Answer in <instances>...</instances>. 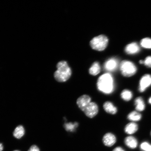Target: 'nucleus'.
<instances>
[{
	"label": "nucleus",
	"instance_id": "f257e3e1",
	"mask_svg": "<svg viewBox=\"0 0 151 151\" xmlns=\"http://www.w3.org/2000/svg\"><path fill=\"white\" fill-rule=\"evenodd\" d=\"M97 85L98 89L104 93L109 94L114 91V80L109 73H105L101 76L98 79Z\"/></svg>",
	"mask_w": 151,
	"mask_h": 151
},
{
	"label": "nucleus",
	"instance_id": "f03ea898",
	"mask_svg": "<svg viewBox=\"0 0 151 151\" xmlns=\"http://www.w3.org/2000/svg\"><path fill=\"white\" fill-rule=\"evenodd\" d=\"M57 70L54 73V77L56 81L59 82H64L70 78L72 71L67 62L60 61L56 66Z\"/></svg>",
	"mask_w": 151,
	"mask_h": 151
},
{
	"label": "nucleus",
	"instance_id": "7ed1b4c3",
	"mask_svg": "<svg viewBox=\"0 0 151 151\" xmlns=\"http://www.w3.org/2000/svg\"><path fill=\"white\" fill-rule=\"evenodd\" d=\"M108 42V38L105 35H101L92 39L90 41V45L93 50L102 51L106 48Z\"/></svg>",
	"mask_w": 151,
	"mask_h": 151
},
{
	"label": "nucleus",
	"instance_id": "20e7f679",
	"mask_svg": "<svg viewBox=\"0 0 151 151\" xmlns=\"http://www.w3.org/2000/svg\"><path fill=\"white\" fill-rule=\"evenodd\" d=\"M120 68L122 75L126 77L133 76L137 71V68L134 64L133 62L126 60L121 63Z\"/></svg>",
	"mask_w": 151,
	"mask_h": 151
},
{
	"label": "nucleus",
	"instance_id": "39448f33",
	"mask_svg": "<svg viewBox=\"0 0 151 151\" xmlns=\"http://www.w3.org/2000/svg\"><path fill=\"white\" fill-rule=\"evenodd\" d=\"M99 111V107L97 104L91 102L86 106L83 111L88 117L92 118L97 115Z\"/></svg>",
	"mask_w": 151,
	"mask_h": 151
},
{
	"label": "nucleus",
	"instance_id": "423d86ee",
	"mask_svg": "<svg viewBox=\"0 0 151 151\" xmlns=\"http://www.w3.org/2000/svg\"><path fill=\"white\" fill-rule=\"evenodd\" d=\"M151 85V76L149 74L145 75L142 77L139 87V92H144L147 88Z\"/></svg>",
	"mask_w": 151,
	"mask_h": 151
},
{
	"label": "nucleus",
	"instance_id": "0eeeda50",
	"mask_svg": "<svg viewBox=\"0 0 151 151\" xmlns=\"http://www.w3.org/2000/svg\"><path fill=\"white\" fill-rule=\"evenodd\" d=\"M118 66V60L115 58H111L105 62L104 68L106 70L108 71H113L117 69Z\"/></svg>",
	"mask_w": 151,
	"mask_h": 151
},
{
	"label": "nucleus",
	"instance_id": "6e6552de",
	"mask_svg": "<svg viewBox=\"0 0 151 151\" xmlns=\"http://www.w3.org/2000/svg\"><path fill=\"white\" fill-rule=\"evenodd\" d=\"M91 98L87 95L81 96L77 101V104L81 110L83 111L87 105L91 102Z\"/></svg>",
	"mask_w": 151,
	"mask_h": 151
},
{
	"label": "nucleus",
	"instance_id": "1a4fd4ad",
	"mask_svg": "<svg viewBox=\"0 0 151 151\" xmlns=\"http://www.w3.org/2000/svg\"><path fill=\"white\" fill-rule=\"evenodd\" d=\"M116 136L112 133H108L106 134L103 137V141L104 144L107 147H112L116 143Z\"/></svg>",
	"mask_w": 151,
	"mask_h": 151
},
{
	"label": "nucleus",
	"instance_id": "9d476101",
	"mask_svg": "<svg viewBox=\"0 0 151 151\" xmlns=\"http://www.w3.org/2000/svg\"><path fill=\"white\" fill-rule=\"evenodd\" d=\"M125 51L128 54H134L139 52L140 48L137 43L133 42L126 46Z\"/></svg>",
	"mask_w": 151,
	"mask_h": 151
},
{
	"label": "nucleus",
	"instance_id": "9b49d317",
	"mask_svg": "<svg viewBox=\"0 0 151 151\" xmlns=\"http://www.w3.org/2000/svg\"><path fill=\"white\" fill-rule=\"evenodd\" d=\"M103 108L106 112L111 114H115L117 112V109L110 101H106L104 104Z\"/></svg>",
	"mask_w": 151,
	"mask_h": 151
},
{
	"label": "nucleus",
	"instance_id": "f8f14e48",
	"mask_svg": "<svg viewBox=\"0 0 151 151\" xmlns=\"http://www.w3.org/2000/svg\"><path fill=\"white\" fill-rule=\"evenodd\" d=\"M124 143L128 147L131 149H134L136 148L138 144L136 139L132 136L126 137L124 139Z\"/></svg>",
	"mask_w": 151,
	"mask_h": 151
},
{
	"label": "nucleus",
	"instance_id": "ddd939ff",
	"mask_svg": "<svg viewBox=\"0 0 151 151\" xmlns=\"http://www.w3.org/2000/svg\"><path fill=\"white\" fill-rule=\"evenodd\" d=\"M138 129L137 124L135 123L131 122L128 124L124 128V131L128 134H132L135 133Z\"/></svg>",
	"mask_w": 151,
	"mask_h": 151
},
{
	"label": "nucleus",
	"instance_id": "4468645a",
	"mask_svg": "<svg viewBox=\"0 0 151 151\" xmlns=\"http://www.w3.org/2000/svg\"><path fill=\"white\" fill-rule=\"evenodd\" d=\"M101 71V68L99 62H94L89 70L90 74L96 76L100 73Z\"/></svg>",
	"mask_w": 151,
	"mask_h": 151
},
{
	"label": "nucleus",
	"instance_id": "2eb2a0df",
	"mask_svg": "<svg viewBox=\"0 0 151 151\" xmlns=\"http://www.w3.org/2000/svg\"><path fill=\"white\" fill-rule=\"evenodd\" d=\"M135 104L136 109L139 112L142 111L145 109V102L142 98L141 97H137L135 99Z\"/></svg>",
	"mask_w": 151,
	"mask_h": 151
},
{
	"label": "nucleus",
	"instance_id": "dca6fc26",
	"mask_svg": "<svg viewBox=\"0 0 151 151\" xmlns=\"http://www.w3.org/2000/svg\"><path fill=\"white\" fill-rule=\"evenodd\" d=\"M24 133H25V131L23 126L19 125L15 129L13 134L14 137L16 138L20 139L23 136L24 134Z\"/></svg>",
	"mask_w": 151,
	"mask_h": 151
},
{
	"label": "nucleus",
	"instance_id": "f3484780",
	"mask_svg": "<svg viewBox=\"0 0 151 151\" xmlns=\"http://www.w3.org/2000/svg\"><path fill=\"white\" fill-rule=\"evenodd\" d=\"M141 117L140 113L136 111H133L130 113L127 116L128 120L134 122L139 121L141 120Z\"/></svg>",
	"mask_w": 151,
	"mask_h": 151
},
{
	"label": "nucleus",
	"instance_id": "a211bd4d",
	"mask_svg": "<svg viewBox=\"0 0 151 151\" xmlns=\"http://www.w3.org/2000/svg\"><path fill=\"white\" fill-rule=\"evenodd\" d=\"M78 126V123L77 122L67 123L64 124V127L68 132L75 131Z\"/></svg>",
	"mask_w": 151,
	"mask_h": 151
},
{
	"label": "nucleus",
	"instance_id": "6ab92c4d",
	"mask_svg": "<svg viewBox=\"0 0 151 151\" xmlns=\"http://www.w3.org/2000/svg\"><path fill=\"white\" fill-rule=\"evenodd\" d=\"M121 97L124 101H129L133 97V94L130 90L125 89L121 93Z\"/></svg>",
	"mask_w": 151,
	"mask_h": 151
},
{
	"label": "nucleus",
	"instance_id": "aec40b11",
	"mask_svg": "<svg viewBox=\"0 0 151 151\" xmlns=\"http://www.w3.org/2000/svg\"><path fill=\"white\" fill-rule=\"evenodd\" d=\"M140 45L143 48L151 49V39L149 38L143 39L141 41Z\"/></svg>",
	"mask_w": 151,
	"mask_h": 151
},
{
	"label": "nucleus",
	"instance_id": "412c9836",
	"mask_svg": "<svg viewBox=\"0 0 151 151\" xmlns=\"http://www.w3.org/2000/svg\"><path fill=\"white\" fill-rule=\"evenodd\" d=\"M140 148L143 151H151V145L146 142L141 143Z\"/></svg>",
	"mask_w": 151,
	"mask_h": 151
},
{
	"label": "nucleus",
	"instance_id": "4be33fe9",
	"mask_svg": "<svg viewBox=\"0 0 151 151\" xmlns=\"http://www.w3.org/2000/svg\"><path fill=\"white\" fill-rule=\"evenodd\" d=\"M144 64L149 68H151V56H148L145 60Z\"/></svg>",
	"mask_w": 151,
	"mask_h": 151
},
{
	"label": "nucleus",
	"instance_id": "5701e85b",
	"mask_svg": "<svg viewBox=\"0 0 151 151\" xmlns=\"http://www.w3.org/2000/svg\"><path fill=\"white\" fill-rule=\"evenodd\" d=\"M28 151H40V150L38 147L36 145H34L30 147Z\"/></svg>",
	"mask_w": 151,
	"mask_h": 151
},
{
	"label": "nucleus",
	"instance_id": "b1692460",
	"mask_svg": "<svg viewBox=\"0 0 151 151\" xmlns=\"http://www.w3.org/2000/svg\"><path fill=\"white\" fill-rule=\"evenodd\" d=\"M113 151H125L123 149L120 147H118L114 148Z\"/></svg>",
	"mask_w": 151,
	"mask_h": 151
},
{
	"label": "nucleus",
	"instance_id": "393cba45",
	"mask_svg": "<svg viewBox=\"0 0 151 151\" xmlns=\"http://www.w3.org/2000/svg\"><path fill=\"white\" fill-rule=\"evenodd\" d=\"M3 150V146L2 143H0V151H2Z\"/></svg>",
	"mask_w": 151,
	"mask_h": 151
},
{
	"label": "nucleus",
	"instance_id": "a878e982",
	"mask_svg": "<svg viewBox=\"0 0 151 151\" xmlns=\"http://www.w3.org/2000/svg\"><path fill=\"white\" fill-rule=\"evenodd\" d=\"M139 63L140 64H144V61H143V60H140V61H139Z\"/></svg>",
	"mask_w": 151,
	"mask_h": 151
},
{
	"label": "nucleus",
	"instance_id": "bb28decb",
	"mask_svg": "<svg viewBox=\"0 0 151 151\" xmlns=\"http://www.w3.org/2000/svg\"><path fill=\"white\" fill-rule=\"evenodd\" d=\"M149 103L151 104V97L149 99Z\"/></svg>",
	"mask_w": 151,
	"mask_h": 151
},
{
	"label": "nucleus",
	"instance_id": "cd10ccee",
	"mask_svg": "<svg viewBox=\"0 0 151 151\" xmlns=\"http://www.w3.org/2000/svg\"><path fill=\"white\" fill-rule=\"evenodd\" d=\"M14 151H19L16 150H14Z\"/></svg>",
	"mask_w": 151,
	"mask_h": 151
},
{
	"label": "nucleus",
	"instance_id": "c85d7f7f",
	"mask_svg": "<svg viewBox=\"0 0 151 151\" xmlns=\"http://www.w3.org/2000/svg\"></svg>",
	"mask_w": 151,
	"mask_h": 151
}]
</instances>
